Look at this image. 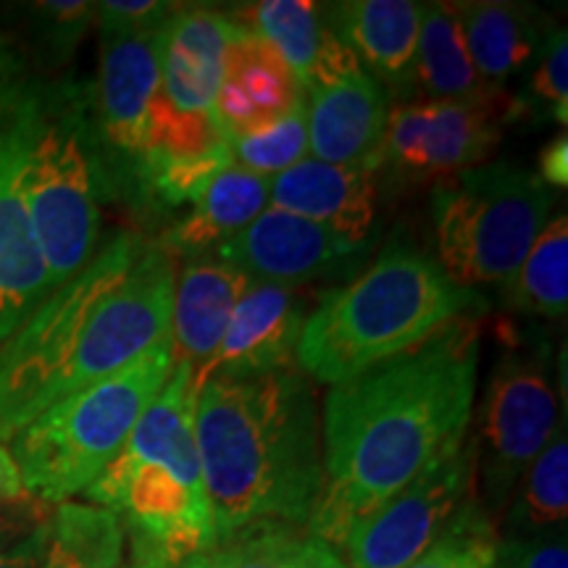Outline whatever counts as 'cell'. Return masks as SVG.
Returning a JSON list of instances; mask_svg holds the SVG:
<instances>
[{
	"label": "cell",
	"mask_w": 568,
	"mask_h": 568,
	"mask_svg": "<svg viewBox=\"0 0 568 568\" xmlns=\"http://www.w3.org/2000/svg\"><path fill=\"white\" fill-rule=\"evenodd\" d=\"M195 372L174 361L109 468L88 487L90 506L119 516L124 537L182 566L216 545L209 489L195 439Z\"/></svg>",
	"instance_id": "cell-4"
},
{
	"label": "cell",
	"mask_w": 568,
	"mask_h": 568,
	"mask_svg": "<svg viewBox=\"0 0 568 568\" xmlns=\"http://www.w3.org/2000/svg\"><path fill=\"white\" fill-rule=\"evenodd\" d=\"M495 568H500V566H495Z\"/></svg>",
	"instance_id": "cell-41"
},
{
	"label": "cell",
	"mask_w": 568,
	"mask_h": 568,
	"mask_svg": "<svg viewBox=\"0 0 568 568\" xmlns=\"http://www.w3.org/2000/svg\"><path fill=\"white\" fill-rule=\"evenodd\" d=\"M308 318L305 297L293 287L251 282L234 308L211 364L195 374V387L211 376H258L295 368V353Z\"/></svg>",
	"instance_id": "cell-16"
},
{
	"label": "cell",
	"mask_w": 568,
	"mask_h": 568,
	"mask_svg": "<svg viewBox=\"0 0 568 568\" xmlns=\"http://www.w3.org/2000/svg\"><path fill=\"white\" fill-rule=\"evenodd\" d=\"M166 24L101 30V71L90 92L92 132L111 197L122 195L132 205L138 203V174L148 140V113L161 80Z\"/></svg>",
	"instance_id": "cell-10"
},
{
	"label": "cell",
	"mask_w": 568,
	"mask_h": 568,
	"mask_svg": "<svg viewBox=\"0 0 568 568\" xmlns=\"http://www.w3.org/2000/svg\"><path fill=\"white\" fill-rule=\"evenodd\" d=\"M172 366L169 335L130 366L61 397L19 429L9 443L27 493L48 506L88 493L166 385Z\"/></svg>",
	"instance_id": "cell-5"
},
{
	"label": "cell",
	"mask_w": 568,
	"mask_h": 568,
	"mask_svg": "<svg viewBox=\"0 0 568 568\" xmlns=\"http://www.w3.org/2000/svg\"><path fill=\"white\" fill-rule=\"evenodd\" d=\"M195 439L216 542L258 527L305 529L324 479L305 374L211 376L197 393Z\"/></svg>",
	"instance_id": "cell-2"
},
{
	"label": "cell",
	"mask_w": 568,
	"mask_h": 568,
	"mask_svg": "<svg viewBox=\"0 0 568 568\" xmlns=\"http://www.w3.org/2000/svg\"><path fill=\"white\" fill-rule=\"evenodd\" d=\"M531 119V122H568V42L566 30H556L537 55L529 71L527 88L518 98H508L503 122Z\"/></svg>",
	"instance_id": "cell-30"
},
{
	"label": "cell",
	"mask_w": 568,
	"mask_h": 568,
	"mask_svg": "<svg viewBox=\"0 0 568 568\" xmlns=\"http://www.w3.org/2000/svg\"><path fill=\"white\" fill-rule=\"evenodd\" d=\"M232 21L224 11L180 6L166 24L161 80L148 113V138H197L222 130L213 103L224 74Z\"/></svg>",
	"instance_id": "cell-13"
},
{
	"label": "cell",
	"mask_w": 568,
	"mask_h": 568,
	"mask_svg": "<svg viewBox=\"0 0 568 568\" xmlns=\"http://www.w3.org/2000/svg\"><path fill=\"white\" fill-rule=\"evenodd\" d=\"M552 213V190L508 161L445 176L432 193L437 264L460 287L503 284Z\"/></svg>",
	"instance_id": "cell-7"
},
{
	"label": "cell",
	"mask_w": 568,
	"mask_h": 568,
	"mask_svg": "<svg viewBox=\"0 0 568 568\" xmlns=\"http://www.w3.org/2000/svg\"><path fill=\"white\" fill-rule=\"evenodd\" d=\"M305 122L316 161L372 172L385 161L389 95L364 69L305 92Z\"/></svg>",
	"instance_id": "cell-17"
},
{
	"label": "cell",
	"mask_w": 568,
	"mask_h": 568,
	"mask_svg": "<svg viewBox=\"0 0 568 568\" xmlns=\"http://www.w3.org/2000/svg\"><path fill=\"white\" fill-rule=\"evenodd\" d=\"M497 550L500 535L471 497L453 527L406 568H495Z\"/></svg>",
	"instance_id": "cell-31"
},
{
	"label": "cell",
	"mask_w": 568,
	"mask_h": 568,
	"mask_svg": "<svg viewBox=\"0 0 568 568\" xmlns=\"http://www.w3.org/2000/svg\"><path fill=\"white\" fill-rule=\"evenodd\" d=\"M251 287V276L226 264L216 253L187 258L174 284L172 351L201 374L222 345L234 308Z\"/></svg>",
	"instance_id": "cell-22"
},
{
	"label": "cell",
	"mask_w": 568,
	"mask_h": 568,
	"mask_svg": "<svg viewBox=\"0 0 568 568\" xmlns=\"http://www.w3.org/2000/svg\"><path fill=\"white\" fill-rule=\"evenodd\" d=\"M116 568H180V566H174L172 560L163 558L161 552L130 542V558L122 560Z\"/></svg>",
	"instance_id": "cell-40"
},
{
	"label": "cell",
	"mask_w": 568,
	"mask_h": 568,
	"mask_svg": "<svg viewBox=\"0 0 568 568\" xmlns=\"http://www.w3.org/2000/svg\"><path fill=\"white\" fill-rule=\"evenodd\" d=\"M460 30L474 67L487 88L503 92L510 77L518 74L558 30L542 9L506 0H477L458 3Z\"/></svg>",
	"instance_id": "cell-23"
},
{
	"label": "cell",
	"mask_w": 568,
	"mask_h": 568,
	"mask_svg": "<svg viewBox=\"0 0 568 568\" xmlns=\"http://www.w3.org/2000/svg\"><path fill=\"white\" fill-rule=\"evenodd\" d=\"M232 24L266 40L295 74L303 92L358 71V61L326 21L324 6L311 0H261L224 11Z\"/></svg>",
	"instance_id": "cell-19"
},
{
	"label": "cell",
	"mask_w": 568,
	"mask_h": 568,
	"mask_svg": "<svg viewBox=\"0 0 568 568\" xmlns=\"http://www.w3.org/2000/svg\"><path fill=\"white\" fill-rule=\"evenodd\" d=\"M55 506L38 500V497L24 493L9 503H0V556L17 548L34 531L48 527L53 518Z\"/></svg>",
	"instance_id": "cell-35"
},
{
	"label": "cell",
	"mask_w": 568,
	"mask_h": 568,
	"mask_svg": "<svg viewBox=\"0 0 568 568\" xmlns=\"http://www.w3.org/2000/svg\"><path fill=\"white\" fill-rule=\"evenodd\" d=\"M568 516V439L560 426L542 453L531 460L521 481H518L514 500L503 514L497 529L500 539H518L548 535L566 529Z\"/></svg>",
	"instance_id": "cell-27"
},
{
	"label": "cell",
	"mask_w": 568,
	"mask_h": 568,
	"mask_svg": "<svg viewBox=\"0 0 568 568\" xmlns=\"http://www.w3.org/2000/svg\"><path fill=\"white\" fill-rule=\"evenodd\" d=\"M24 481H21L19 466L13 460L11 450L0 443V503H9L13 497L24 495Z\"/></svg>",
	"instance_id": "cell-39"
},
{
	"label": "cell",
	"mask_w": 568,
	"mask_h": 568,
	"mask_svg": "<svg viewBox=\"0 0 568 568\" xmlns=\"http://www.w3.org/2000/svg\"><path fill=\"white\" fill-rule=\"evenodd\" d=\"M308 153V122H305V101L297 103L287 116L266 126V130L232 140V155L237 166L247 172L272 176L287 172Z\"/></svg>",
	"instance_id": "cell-32"
},
{
	"label": "cell",
	"mask_w": 568,
	"mask_h": 568,
	"mask_svg": "<svg viewBox=\"0 0 568 568\" xmlns=\"http://www.w3.org/2000/svg\"><path fill=\"white\" fill-rule=\"evenodd\" d=\"M479 355V314H468L329 389L308 535L339 550L355 524L468 435Z\"/></svg>",
	"instance_id": "cell-1"
},
{
	"label": "cell",
	"mask_w": 568,
	"mask_h": 568,
	"mask_svg": "<svg viewBox=\"0 0 568 568\" xmlns=\"http://www.w3.org/2000/svg\"><path fill=\"white\" fill-rule=\"evenodd\" d=\"M34 32L42 51L53 61H63L74 53L84 32L95 21V3L84 0H48V3L32 6Z\"/></svg>",
	"instance_id": "cell-33"
},
{
	"label": "cell",
	"mask_w": 568,
	"mask_h": 568,
	"mask_svg": "<svg viewBox=\"0 0 568 568\" xmlns=\"http://www.w3.org/2000/svg\"><path fill=\"white\" fill-rule=\"evenodd\" d=\"M474 497V450L468 435L382 503L345 537L347 568H406L453 527Z\"/></svg>",
	"instance_id": "cell-11"
},
{
	"label": "cell",
	"mask_w": 568,
	"mask_h": 568,
	"mask_svg": "<svg viewBox=\"0 0 568 568\" xmlns=\"http://www.w3.org/2000/svg\"><path fill=\"white\" fill-rule=\"evenodd\" d=\"M145 243L116 232L80 274L51 290L0 347V439H11L59 400L63 374L80 353L90 318L124 280Z\"/></svg>",
	"instance_id": "cell-8"
},
{
	"label": "cell",
	"mask_w": 568,
	"mask_h": 568,
	"mask_svg": "<svg viewBox=\"0 0 568 568\" xmlns=\"http://www.w3.org/2000/svg\"><path fill=\"white\" fill-rule=\"evenodd\" d=\"M500 568H568L566 529L548 531V535L500 539L497 550Z\"/></svg>",
	"instance_id": "cell-34"
},
{
	"label": "cell",
	"mask_w": 568,
	"mask_h": 568,
	"mask_svg": "<svg viewBox=\"0 0 568 568\" xmlns=\"http://www.w3.org/2000/svg\"><path fill=\"white\" fill-rule=\"evenodd\" d=\"M539 180L550 190H566L568 184V140L566 134L552 138L548 145L539 151Z\"/></svg>",
	"instance_id": "cell-37"
},
{
	"label": "cell",
	"mask_w": 568,
	"mask_h": 568,
	"mask_svg": "<svg viewBox=\"0 0 568 568\" xmlns=\"http://www.w3.org/2000/svg\"><path fill=\"white\" fill-rule=\"evenodd\" d=\"M180 6L159 0H105L95 3V19L101 30H145L166 24Z\"/></svg>",
	"instance_id": "cell-36"
},
{
	"label": "cell",
	"mask_w": 568,
	"mask_h": 568,
	"mask_svg": "<svg viewBox=\"0 0 568 568\" xmlns=\"http://www.w3.org/2000/svg\"><path fill=\"white\" fill-rule=\"evenodd\" d=\"M481 308L485 297L453 282L435 258L408 243H389L358 280L318 295L295 366L322 385H343Z\"/></svg>",
	"instance_id": "cell-3"
},
{
	"label": "cell",
	"mask_w": 568,
	"mask_h": 568,
	"mask_svg": "<svg viewBox=\"0 0 568 568\" xmlns=\"http://www.w3.org/2000/svg\"><path fill=\"white\" fill-rule=\"evenodd\" d=\"M182 568H347L339 552L297 527H258L216 542Z\"/></svg>",
	"instance_id": "cell-28"
},
{
	"label": "cell",
	"mask_w": 568,
	"mask_h": 568,
	"mask_svg": "<svg viewBox=\"0 0 568 568\" xmlns=\"http://www.w3.org/2000/svg\"><path fill=\"white\" fill-rule=\"evenodd\" d=\"M326 21L358 67L385 90L416 92V45L422 3L410 0H343L324 6Z\"/></svg>",
	"instance_id": "cell-20"
},
{
	"label": "cell",
	"mask_w": 568,
	"mask_h": 568,
	"mask_svg": "<svg viewBox=\"0 0 568 568\" xmlns=\"http://www.w3.org/2000/svg\"><path fill=\"white\" fill-rule=\"evenodd\" d=\"M414 90L424 101L447 103H506L503 92L487 88L468 55L460 30L458 3L422 6Z\"/></svg>",
	"instance_id": "cell-25"
},
{
	"label": "cell",
	"mask_w": 568,
	"mask_h": 568,
	"mask_svg": "<svg viewBox=\"0 0 568 568\" xmlns=\"http://www.w3.org/2000/svg\"><path fill=\"white\" fill-rule=\"evenodd\" d=\"M503 305L531 318L566 316L568 305V219L560 211L550 216L521 266L500 284Z\"/></svg>",
	"instance_id": "cell-26"
},
{
	"label": "cell",
	"mask_w": 568,
	"mask_h": 568,
	"mask_svg": "<svg viewBox=\"0 0 568 568\" xmlns=\"http://www.w3.org/2000/svg\"><path fill=\"white\" fill-rule=\"evenodd\" d=\"M45 88L32 80L0 98V343H6L53 284L24 197V163Z\"/></svg>",
	"instance_id": "cell-12"
},
{
	"label": "cell",
	"mask_w": 568,
	"mask_h": 568,
	"mask_svg": "<svg viewBox=\"0 0 568 568\" xmlns=\"http://www.w3.org/2000/svg\"><path fill=\"white\" fill-rule=\"evenodd\" d=\"M303 101L305 92L282 55L258 34L232 24L222 84L213 103L226 138L234 140L266 130Z\"/></svg>",
	"instance_id": "cell-18"
},
{
	"label": "cell",
	"mask_w": 568,
	"mask_h": 568,
	"mask_svg": "<svg viewBox=\"0 0 568 568\" xmlns=\"http://www.w3.org/2000/svg\"><path fill=\"white\" fill-rule=\"evenodd\" d=\"M372 251V240H351L295 213L268 205L253 224L219 247L216 255L237 266L251 282L295 287L361 258Z\"/></svg>",
	"instance_id": "cell-15"
},
{
	"label": "cell",
	"mask_w": 568,
	"mask_h": 568,
	"mask_svg": "<svg viewBox=\"0 0 568 568\" xmlns=\"http://www.w3.org/2000/svg\"><path fill=\"white\" fill-rule=\"evenodd\" d=\"M506 103L408 101L389 111L385 161L414 176L445 180L481 166L503 134Z\"/></svg>",
	"instance_id": "cell-14"
},
{
	"label": "cell",
	"mask_w": 568,
	"mask_h": 568,
	"mask_svg": "<svg viewBox=\"0 0 568 568\" xmlns=\"http://www.w3.org/2000/svg\"><path fill=\"white\" fill-rule=\"evenodd\" d=\"M24 197L51 284L90 264L101 240V203L109 193L88 92L55 84L42 92L24 163Z\"/></svg>",
	"instance_id": "cell-6"
},
{
	"label": "cell",
	"mask_w": 568,
	"mask_h": 568,
	"mask_svg": "<svg viewBox=\"0 0 568 568\" xmlns=\"http://www.w3.org/2000/svg\"><path fill=\"white\" fill-rule=\"evenodd\" d=\"M48 539H51V524L34 531L32 537H27L17 548L3 552L0 556V568H42L48 556Z\"/></svg>",
	"instance_id": "cell-38"
},
{
	"label": "cell",
	"mask_w": 568,
	"mask_h": 568,
	"mask_svg": "<svg viewBox=\"0 0 568 568\" xmlns=\"http://www.w3.org/2000/svg\"><path fill=\"white\" fill-rule=\"evenodd\" d=\"M268 205L329 226L351 240H372L376 176L372 169L303 159L268 180Z\"/></svg>",
	"instance_id": "cell-21"
},
{
	"label": "cell",
	"mask_w": 568,
	"mask_h": 568,
	"mask_svg": "<svg viewBox=\"0 0 568 568\" xmlns=\"http://www.w3.org/2000/svg\"><path fill=\"white\" fill-rule=\"evenodd\" d=\"M508 326V324H506ZM552 345L542 332L506 329V351L493 366L474 450V497L497 529L527 468L558 432Z\"/></svg>",
	"instance_id": "cell-9"
},
{
	"label": "cell",
	"mask_w": 568,
	"mask_h": 568,
	"mask_svg": "<svg viewBox=\"0 0 568 568\" xmlns=\"http://www.w3.org/2000/svg\"><path fill=\"white\" fill-rule=\"evenodd\" d=\"M124 527L109 508L61 503L51 518L42 568H116L124 552Z\"/></svg>",
	"instance_id": "cell-29"
},
{
	"label": "cell",
	"mask_w": 568,
	"mask_h": 568,
	"mask_svg": "<svg viewBox=\"0 0 568 568\" xmlns=\"http://www.w3.org/2000/svg\"><path fill=\"white\" fill-rule=\"evenodd\" d=\"M268 209V180L232 163L213 176L205 193L193 203V211L182 216L163 234L161 247L172 258H197L216 253L224 243L237 237L253 224L261 211Z\"/></svg>",
	"instance_id": "cell-24"
}]
</instances>
